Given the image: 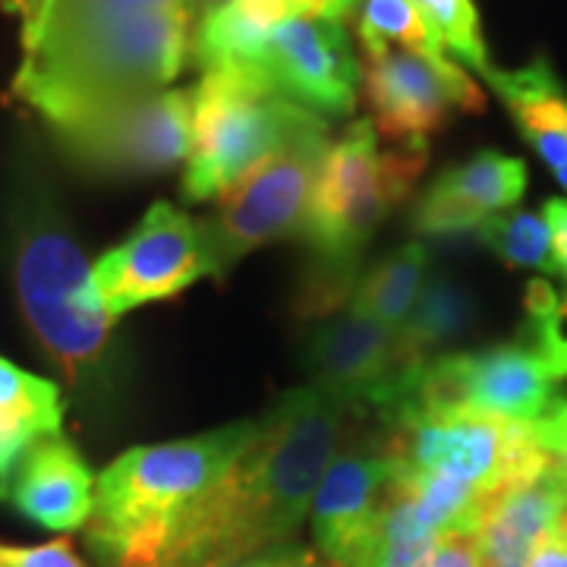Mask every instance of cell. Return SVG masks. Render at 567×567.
I'll return each instance as SVG.
<instances>
[{
	"label": "cell",
	"mask_w": 567,
	"mask_h": 567,
	"mask_svg": "<svg viewBox=\"0 0 567 567\" xmlns=\"http://www.w3.org/2000/svg\"><path fill=\"white\" fill-rule=\"evenodd\" d=\"M196 17L199 0H58L13 92L51 130L164 92L189 58Z\"/></svg>",
	"instance_id": "1"
},
{
	"label": "cell",
	"mask_w": 567,
	"mask_h": 567,
	"mask_svg": "<svg viewBox=\"0 0 567 567\" xmlns=\"http://www.w3.org/2000/svg\"><path fill=\"white\" fill-rule=\"evenodd\" d=\"M353 406L319 385L293 388L259 416V435L174 536L162 567H203L297 543Z\"/></svg>",
	"instance_id": "2"
},
{
	"label": "cell",
	"mask_w": 567,
	"mask_h": 567,
	"mask_svg": "<svg viewBox=\"0 0 567 567\" xmlns=\"http://www.w3.org/2000/svg\"><path fill=\"white\" fill-rule=\"evenodd\" d=\"M259 435V420L130 447L95 483L85 548L99 567H162L174 536Z\"/></svg>",
	"instance_id": "3"
},
{
	"label": "cell",
	"mask_w": 567,
	"mask_h": 567,
	"mask_svg": "<svg viewBox=\"0 0 567 567\" xmlns=\"http://www.w3.org/2000/svg\"><path fill=\"white\" fill-rule=\"evenodd\" d=\"M425 145L379 148L372 121H357L328 145L306 208L300 240L309 256L297 312L316 322L344 309L357 290V265L365 244L423 177Z\"/></svg>",
	"instance_id": "4"
},
{
	"label": "cell",
	"mask_w": 567,
	"mask_h": 567,
	"mask_svg": "<svg viewBox=\"0 0 567 567\" xmlns=\"http://www.w3.org/2000/svg\"><path fill=\"white\" fill-rule=\"evenodd\" d=\"M10 265L22 316L70 385L102 401L117 388L114 319L61 208L44 196L10 205Z\"/></svg>",
	"instance_id": "5"
},
{
	"label": "cell",
	"mask_w": 567,
	"mask_h": 567,
	"mask_svg": "<svg viewBox=\"0 0 567 567\" xmlns=\"http://www.w3.org/2000/svg\"><path fill=\"white\" fill-rule=\"evenodd\" d=\"M322 117L278 89L237 70H205L193 85V145L183 174V199L208 203L246 181Z\"/></svg>",
	"instance_id": "6"
},
{
	"label": "cell",
	"mask_w": 567,
	"mask_h": 567,
	"mask_svg": "<svg viewBox=\"0 0 567 567\" xmlns=\"http://www.w3.org/2000/svg\"><path fill=\"white\" fill-rule=\"evenodd\" d=\"M394 473L445 476L498 495L502 488L539 476L548 457L533 423H511L451 404L406 401L379 416Z\"/></svg>",
	"instance_id": "7"
},
{
	"label": "cell",
	"mask_w": 567,
	"mask_h": 567,
	"mask_svg": "<svg viewBox=\"0 0 567 567\" xmlns=\"http://www.w3.org/2000/svg\"><path fill=\"white\" fill-rule=\"evenodd\" d=\"M328 145V123L322 121L224 193L215 215L199 221L212 278L221 281L252 249L300 234Z\"/></svg>",
	"instance_id": "8"
},
{
	"label": "cell",
	"mask_w": 567,
	"mask_h": 567,
	"mask_svg": "<svg viewBox=\"0 0 567 567\" xmlns=\"http://www.w3.org/2000/svg\"><path fill=\"white\" fill-rule=\"evenodd\" d=\"M561 382L565 379L527 341H517L429 360L416 369L401 404H451L511 423H539L561 404Z\"/></svg>",
	"instance_id": "9"
},
{
	"label": "cell",
	"mask_w": 567,
	"mask_h": 567,
	"mask_svg": "<svg viewBox=\"0 0 567 567\" xmlns=\"http://www.w3.org/2000/svg\"><path fill=\"white\" fill-rule=\"evenodd\" d=\"M70 162L104 177L164 174L189 158L193 92L164 89L54 130Z\"/></svg>",
	"instance_id": "10"
},
{
	"label": "cell",
	"mask_w": 567,
	"mask_h": 567,
	"mask_svg": "<svg viewBox=\"0 0 567 567\" xmlns=\"http://www.w3.org/2000/svg\"><path fill=\"white\" fill-rule=\"evenodd\" d=\"M92 278L114 322L140 306L177 297L199 278H212L203 227L177 205L155 203L121 246L92 265Z\"/></svg>",
	"instance_id": "11"
},
{
	"label": "cell",
	"mask_w": 567,
	"mask_h": 567,
	"mask_svg": "<svg viewBox=\"0 0 567 567\" xmlns=\"http://www.w3.org/2000/svg\"><path fill=\"white\" fill-rule=\"evenodd\" d=\"M303 365L319 388L338 394L353 410L382 416L404 401L423 363L406 353L401 334L347 303L306 331Z\"/></svg>",
	"instance_id": "12"
},
{
	"label": "cell",
	"mask_w": 567,
	"mask_h": 567,
	"mask_svg": "<svg viewBox=\"0 0 567 567\" xmlns=\"http://www.w3.org/2000/svg\"><path fill=\"white\" fill-rule=\"evenodd\" d=\"M365 99L379 136L398 145H425L454 111H483V92L447 54L388 48L365 58Z\"/></svg>",
	"instance_id": "13"
},
{
	"label": "cell",
	"mask_w": 567,
	"mask_h": 567,
	"mask_svg": "<svg viewBox=\"0 0 567 567\" xmlns=\"http://www.w3.org/2000/svg\"><path fill=\"white\" fill-rule=\"evenodd\" d=\"M249 76L312 114L347 117L357 107L360 63L338 20H290L275 29Z\"/></svg>",
	"instance_id": "14"
},
{
	"label": "cell",
	"mask_w": 567,
	"mask_h": 567,
	"mask_svg": "<svg viewBox=\"0 0 567 567\" xmlns=\"http://www.w3.org/2000/svg\"><path fill=\"white\" fill-rule=\"evenodd\" d=\"M394 464L385 435H353L338 447L312 498V539L328 565L357 567L375 529Z\"/></svg>",
	"instance_id": "15"
},
{
	"label": "cell",
	"mask_w": 567,
	"mask_h": 567,
	"mask_svg": "<svg viewBox=\"0 0 567 567\" xmlns=\"http://www.w3.org/2000/svg\"><path fill=\"white\" fill-rule=\"evenodd\" d=\"M95 483L80 451L58 432L39 439L0 480V498L39 527L70 533L89 524Z\"/></svg>",
	"instance_id": "16"
},
{
	"label": "cell",
	"mask_w": 567,
	"mask_h": 567,
	"mask_svg": "<svg viewBox=\"0 0 567 567\" xmlns=\"http://www.w3.org/2000/svg\"><path fill=\"white\" fill-rule=\"evenodd\" d=\"M360 0H227L205 13L193 41V58L205 70L249 73L262 44L290 20H344Z\"/></svg>",
	"instance_id": "17"
},
{
	"label": "cell",
	"mask_w": 567,
	"mask_h": 567,
	"mask_svg": "<svg viewBox=\"0 0 567 567\" xmlns=\"http://www.w3.org/2000/svg\"><path fill=\"white\" fill-rule=\"evenodd\" d=\"M565 502L567 486L551 464L492 495L476 527L480 567H527L536 546L551 536Z\"/></svg>",
	"instance_id": "18"
},
{
	"label": "cell",
	"mask_w": 567,
	"mask_h": 567,
	"mask_svg": "<svg viewBox=\"0 0 567 567\" xmlns=\"http://www.w3.org/2000/svg\"><path fill=\"white\" fill-rule=\"evenodd\" d=\"M488 85L502 95L520 133L567 189V95L546 61L524 70H492Z\"/></svg>",
	"instance_id": "19"
},
{
	"label": "cell",
	"mask_w": 567,
	"mask_h": 567,
	"mask_svg": "<svg viewBox=\"0 0 567 567\" xmlns=\"http://www.w3.org/2000/svg\"><path fill=\"white\" fill-rule=\"evenodd\" d=\"M442 533L425 520L413 492L391 476L375 529L357 567H432Z\"/></svg>",
	"instance_id": "20"
},
{
	"label": "cell",
	"mask_w": 567,
	"mask_h": 567,
	"mask_svg": "<svg viewBox=\"0 0 567 567\" xmlns=\"http://www.w3.org/2000/svg\"><path fill=\"white\" fill-rule=\"evenodd\" d=\"M425 268H429V249L423 244L398 246L382 262H375L365 278L357 281L350 306L391 328L394 334H401L423 293Z\"/></svg>",
	"instance_id": "21"
},
{
	"label": "cell",
	"mask_w": 567,
	"mask_h": 567,
	"mask_svg": "<svg viewBox=\"0 0 567 567\" xmlns=\"http://www.w3.org/2000/svg\"><path fill=\"white\" fill-rule=\"evenodd\" d=\"M429 189L488 218V215L514 208L524 199L527 164L520 158L498 155V152H480L470 162L447 167Z\"/></svg>",
	"instance_id": "22"
},
{
	"label": "cell",
	"mask_w": 567,
	"mask_h": 567,
	"mask_svg": "<svg viewBox=\"0 0 567 567\" xmlns=\"http://www.w3.org/2000/svg\"><path fill=\"white\" fill-rule=\"evenodd\" d=\"M473 297L464 284L447 275H432L425 278L423 293L410 312V322L401 331L406 353L416 363H429L442 357L447 344L464 338L466 328L473 322Z\"/></svg>",
	"instance_id": "23"
},
{
	"label": "cell",
	"mask_w": 567,
	"mask_h": 567,
	"mask_svg": "<svg viewBox=\"0 0 567 567\" xmlns=\"http://www.w3.org/2000/svg\"><path fill=\"white\" fill-rule=\"evenodd\" d=\"M357 32L363 41L365 58H379L388 48H406L420 54H447L442 39L429 25L423 10L413 0H360Z\"/></svg>",
	"instance_id": "24"
},
{
	"label": "cell",
	"mask_w": 567,
	"mask_h": 567,
	"mask_svg": "<svg viewBox=\"0 0 567 567\" xmlns=\"http://www.w3.org/2000/svg\"><path fill=\"white\" fill-rule=\"evenodd\" d=\"M476 234L511 268H536L546 275H558L551 256V234L543 215L507 208L498 215H488Z\"/></svg>",
	"instance_id": "25"
},
{
	"label": "cell",
	"mask_w": 567,
	"mask_h": 567,
	"mask_svg": "<svg viewBox=\"0 0 567 567\" xmlns=\"http://www.w3.org/2000/svg\"><path fill=\"white\" fill-rule=\"evenodd\" d=\"M0 413L35 425L41 435H58L63 423L61 391L54 382L39 379L0 357Z\"/></svg>",
	"instance_id": "26"
},
{
	"label": "cell",
	"mask_w": 567,
	"mask_h": 567,
	"mask_svg": "<svg viewBox=\"0 0 567 567\" xmlns=\"http://www.w3.org/2000/svg\"><path fill=\"white\" fill-rule=\"evenodd\" d=\"M413 3L423 10V17L442 39L447 54L461 58L466 66L480 70L483 76L492 73L483 29H480V13L473 0H413Z\"/></svg>",
	"instance_id": "27"
},
{
	"label": "cell",
	"mask_w": 567,
	"mask_h": 567,
	"mask_svg": "<svg viewBox=\"0 0 567 567\" xmlns=\"http://www.w3.org/2000/svg\"><path fill=\"white\" fill-rule=\"evenodd\" d=\"M527 344L567 379V293L548 281H533L527 290Z\"/></svg>",
	"instance_id": "28"
},
{
	"label": "cell",
	"mask_w": 567,
	"mask_h": 567,
	"mask_svg": "<svg viewBox=\"0 0 567 567\" xmlns=\"http://www.w3.org/2000/svg\"><path fill=\"white\" fill-rule=\"evenodd\" d=\"M0 567H85L66 539L48 546H0Z\"/></svg>",
	"instance_id": "29"
},
{
	"label": "cell",
	"mask_w": 567,
	"mask_h": 567,
	"mask_svg": "<svg viewBox=\"0 0 567 567\" xmlns=\"http://www.w3.org/2000/svg\"><path fill=\"white\" fill-rule=\"evenodd\" d=\"M533 425H536V439L546 451L548 464L567 486V401H561L551 413H546L539 423Z\"/></svg>",
	"instance_id": "30"
},
{
	"label": "cell",
	"mask_w": 567,
	"mask_h": 567,
	"mask_svg": "<svg viewBox=\"0 0 567 567\" xmlns=\"http://www.w3.org/2000/svg\"><path fill=\"white\" fill-rule=\"evenodd\" d=\"M39 439H44V435H41L35 425L22 423L17 416L0 413V480L17 466V461H20L22 454L35 445Z\"/></svg>",
	"instance_id": "31"
},
{
	"label": "cell",
	"mask_w": 567,
	"mask_h": 567,
	"mask_svg": "<svg viewBox=\"0 0 567 567\" xmlns=\"http://www.w3.org/2000/svg\"><path fill=\"white\" fill-rule=\"evenodd\" d=\"M58 0H0L3 13H13L22 20V51H29L39 41L44 22L51 17Z\"/></svg>",
	"instance_id": "32"
},
{
	"label": "cell",
	"mask_w": 567,
	"mask_h": 567,
	"mask_svg": "<svg viewBox=\"0 0 567 567\" xmlns=\"http://www.w3.org/2000/svg\"><path fill=\"white\" fill-rule=\"evenodd\" d=\"M303 555L306 546H300V543H284V546L262 548V551L240 555V558H224V561H212V565L203 567H297Z\"/></svg>",
	"instance_id": "33"
},
{
	"label": "cell",
	"mask_w": 567,
	"mask_h": 567,
	"mask_svg": "<svg viewBox=\"0 0 567 567\" xmlns=\"http://www.w3.org/2000/svg\"><path fill=\"white\" fill-rule=\"evenodd\" d=\"M432 567H480V546L473 533H447L435 548Z\"/></svg>",
	"instance_id": "34"
},
{
	"label": "cell",
	"mask_w": 567,
	"mask_h": 567,
	"mask_svg": "<svg viewBox=\"0 0 567 567\" xmlns=\"http://www.w3.org/2000/svg\"><path fill=\"white\" fill-rule=\"evenodd\" d=\"M543 218L551 234V256H555V268L558 275H565L567 281V203L565 199H548L543 208Z\"/></svg>",
	"instance_id": "35"
},
{
	"label": "cell",
	"mask_w": 567,
	"mask_h": 567,
	"mask_svg": "<svg viewBox=\"0 0 567 567\" xmlns=\"http://www.w3.org/2000/svg\"><path fill=\"white\" fill-rule=\"evenodd\" d=\"M527 567H567V543L555 539V536H546L536 551L529 555Z\"/></svg>",
	"instance_id": "36"
},
{
	"label": "cell",
	"mask_w": 567,
	"mask_h": 567,
	"mask_svg": "<svg viewBox=\"0 0 567 567\" xmlns=\"http://www.w3.org/2000/svg\"><path fill=\"white\" fill-rule=\"evenodd\" d=\"M297 567H334V565H328L322 555H316V551H309V548H306V555L300 558V565Z\"/></svg>",
	"instance_id": "37"
}]
</instances>
